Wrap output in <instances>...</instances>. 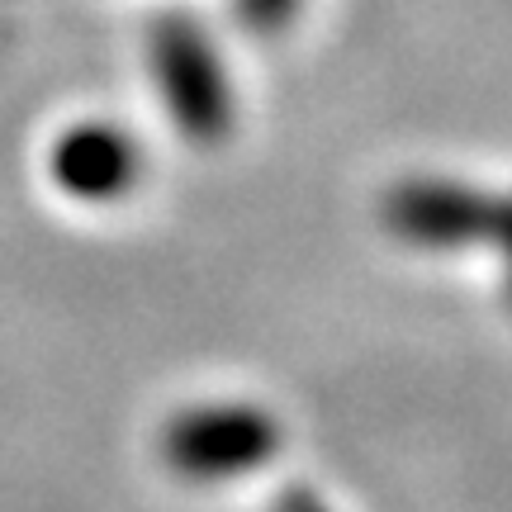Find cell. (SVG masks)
<instances>
[{"instance_id":"obj_5","label":"cell","mask_w":512,"mask_h":512,"mask_svg":"<svg viewBox=\"0 0 512 512\" xmlns=\"http://www.w3.org/2000/svg\"><path fill=\"white\" fill-rule=\"evenodd\" d=\"M498 252H503V261H508V299H512V200L503 204V228H498Z\"/></svg>"},{"instance_id":"obj_4","label":"cell","mask_w":512,"mask_h":512,"mask_svg":"<svg viewBox=\"0 0 512 512\" xmlns=\"http://www.w3.org/2000/svg\"><path fill=\"white\" fill-rule=\"evenodd\" d=\"M238 10H242V24L252 19L261 29H271V24H280V15L294 10V0H238Z\"/></svg>"},{"instance_id":"obj_1","label":"cell","mask_w":512,"mask_h":512,"mask_svg":"<svg viewBox=\"0 0 512 512\" xmlns=\"http://www.w3.org/2000/svg\"><path fill=\"white\" fill-rule=\"evenodd\" d=\"M275 451V427L256 408H195L166 432V460L185 479H238Z\"/></svg>"},{"instance_id":"obj_6","label":"cell","mask_w":512,"mask_h":512,"mask_svg":"<svg viewBox=\"0 0 512 512\" xmlns=\"http://www.w3.org/2000/svg\"><path fill=\"white\" fill-rule=\"evenodd\" d=\"M280 512H328V508L309 494H290V498H280Z\"/></svg>"},{"instance_id":"obj_3","label":"cell","mask_w":512,"mask_h":512,"mask_svg":"<svg viewBox=\"0 0 512 512\" xmlns=\"http://www.w3.org/2000/svg\"><path fill=\"white\" fill-rule=\"evenodd\" d=\"M53 176L81 200H110L138 176V147L119 138V128H72L53 152Z\"/></svg>"},{"instance_id":"obj_2","label":"cell","mask_w":512,"mask_h":512,"mask_svg":"<svg viewBox=\"0 0 512 512\" xmlns=\"http://www.w3.org/2000/svg\"><path fill=\"white\" fill-rule=\"evenodd\" d=\"M152 67L162 81L166 110L181 119L190 138H219L228 119H233V100H228V81L214 48L204 43L190 24H162L152 38Z\"/></svg>"}]
</instances>
